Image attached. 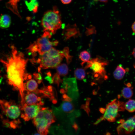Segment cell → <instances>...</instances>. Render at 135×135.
<instances>
[{
    "mask_svg": "<svg viewBox=\"0 0 135 135\" xmlns=\"http://www.w3.org/2000/svg\"><path fill=\"white\" fill-rule=\"evenodd\" d=\"M10 49V54L0 60L5 68L8 84L19 90L22 98L25 90L24 81L29 76L25 72L28 59L14 46H12Z\"/></svg>",
    "mask_w": 135,
    "mask_h": 135,
    "instance_id": "6da1fadb",
    "label": "cell"
},
{
    "mask_svg": "<svg viewBox=\"0 0 135 135\" xmlns=\"http://www.w3.org/2000/svg\"><path fill=\"white\" fill-rule=\"evenodd\" d=\"M33 122L40 135H46L48 132L50 125L55 121L56 118L52 110L41 107L37 115L33 119Z\"/></svg>",
    "mask_w": 135,
    "mask_h": 135,
    "instance_id": "7a4b0ae2",
    "label": "cell"
},
{
    "mask_svg": "<svg viewBox=\"0 0 135 135\" xmlns=\"http://www.w3.org/2000/svg\"><path fill=\"white\" fill-rule=\"evenodd\" d=\"M41 25L43 31H48L55 34L62 26L60 13L56 6L52 10H48L44 14L41 20Z\"/></svg>",
    "mask_w": 135,
    "mask_h": 135,
    "instance_id": "3957f363",
    "label": "cell"
},
{
    "mask_svg": "<svg viewBox=\"0 0 135 135\" xmlns=\"http://www.w3.org/2000/svg\"><path fill=\"white\" fill-rule=\"evenodd\" d=\"M51 33L45 31L41 36L37 39L28 48V51L31 53L33 56H36L37 53L41 55L49 51L53 46L58 45L57 40L51 41L50 39L52 36Z\"/></svg>",
    "mask_w": 135,
    "mask_h": 135,
    "instance_id": "277c9868",
    "label": "cell"
},
{
    "mask_svg": "<svg viewBox=\"0 0 135 135\" xmlns=\"http://www.w3.org/2000/svg\"><path fill=\"white\" fill-rule=\"evenodd\" d=\"M40 56L36 62L39 64L40 68L43 69L56 67L64 57L62 51H59L53 47Z\"/></svg>",
    "mask_w": 135,
    "mask_h": 135,
    "instance_id": "5b68a950",
    "label": "cell"
},
{
    "mask_svg": "<svg viewBox=\"0 0 135 135\" xmlns=\"http://www.w3.org/2000/svg\"><path fill=\"white\" fill-rule=\"evenodd\" d=\"M125 109V104L123 102L114 99L107 105L104 115L94 124L97 125L103 120H106L110 122H115L116 118L120 116L119 112L124 111Z\"/></svg>",
    "mask_w": 135,
    "mask_h": 135,
    "instance_id": "8992f818",
    "label": "cell"
},
{
    "mask_svg": "<svg viewBox=\"0 0 135 135\" xmlns=\"http://www.w3.org/2000/svg\"><path fill=\"white\" fill-rule=\"evenodd\" d=\"M84 63H86L84 68L87 69L90 68L92 70L95 78L98 79L103 78L104 80L108 78L105 68V66L108 63L107 60L99 57L88 60Z\"/></svg>",
    "mask_w": 135,
    "mask_h": 135,
    "instance_id": "52a82bcc",
    "label": "cell"
},
{
    "mask_svg": "<svg viewBox=\"0 0 135 135\" xmlns=\"http://www.w3.org/2000/svg\"><path fill=\"white\" fill-rule=\"evenodd\" d=\"M0 103L2 112L8 118L15 119L19 116L20 114L21 106L12 101L8 102L1 100Z\"/></svg>",
    "mask_w": 135,
    "mask_h": 135,
    "instance_id": "ba28073f",
    "label": "cell"
},
{
    "mask_svg": "<svg viewBox=\"0 0 135 135\" xmlns=\"http://www.w3.org/2000/svg\"><path fill=\"white\" fill-rule=\"evenodd\" d=\"M41 106L40 104L28 105L24 104L21 107V110L23 112L21 117L26 121L33 119L38 114Z\"/></svg>",
    "mask_w": 135,
    "mask_h": 135,
    "instance_id": "9c48e42d",
    "label": "cell"
},
{
    "mask_svg": "<svg viewBox=\"0 0 135 135\" xmlns=\"http://www.w3.org/2000/svg\"><path fill=\"white\" fill-rule=\"evenodd\" d=\"M120 124L117 128L118 134H129L133 132L135 130V115L126 120L121 119L119 121Z\"/></svg>",
    "mask_w": 135,
    "mask_h": 135,
    "instance_id": "30bf717a",
    "label": "cell"
},
{
    "mask_svg": "<svg viewBox=\"0 0 135 135\" xmlns=\"http://www.w3.org/2000/svg\"><path fill=\"white\" fill-rule=\"evenodd\" d=\"M24 104L28 105L40 104L42 105L44 104V102L41 101L40 97L37 96L34 93H30L27 90L25 95H24Z\"/></svg>",
    "mask_w": 135,
    "mask_h": 135,
    "instance_id": "8fae6325",
    "label": "cell"
},
{
    "mask_svg": "<svg viewBox=\"0 0 135 135\" xmlns=\"http://www.w3.org/2000/svg\"><path fill=\"white\" fill-rule=\"evenodd\" d=\"M64 33V39L68 40L70 38L74 36L78 33V31L75 25L68 26Z\"/></svg>",
    "mask_w": 135,
    "mask_h": 135,
    "instance_id": "7c38bea8",
    "label": "cell"
},
{
    "mask_svg": "<svg viewBox=\"0 0 135 135\" xmlns=\"http://www.w3.org/2000/svg\"><path fill=\"white\" fill-rule=\"evenodd\" d=\"M34 92L36 93H42L43 94L44 96L48 97L50 100H52L54 99L52 92V87L51 86H48L47 88L44 87L41 90L37 89Z\"/></svg>",
    "mask_w": 135,
    "mask_h": 135,
    "instance_id": "4fadbf2b",
    "label": "cell"
},
{
    "mask_svg": "<svg viewBox=\"0 0 135 135\" xmlns=\"http://www.w3.org/2000/svg\"><path fill=\"white\" fill-rule=\"evenodd\" d=\"M11 24V18L7 14H2L0 18V27L2 29L9 27Z\"/></svg>",
    "mask_w": 135,
    "mask_h": 135,
    "instance_id": "5bb4252c",
    "label": "cell"
},
{
    "mask_svg": "<svg viewBox=\"0 0 135 135\" xmlns=\"http://www.w3.org/2000/svg\"><path fill=\"white\" fill-rule=\"evenodd\" d=\"M24 87L25 90L30 92H34L37 90L38 84L35 80L30 79L24 83Z\"/></svg>",
    "mask_w": 135,
    "mask_h": 135,
    "instance_id": "9a60e30c",
    "label": "cell"
},
{
    "mask_svg": "<svg viewBox=\"0 0 135 135\" xmlns=\"http://www.w3.org/2000/svg\"><path fill=\"white\" fill-rule=\"evenodd\" d=\"M126 72V70L120 65L117 66L114 71L113 75L116 79L121 80L123 78Z\"/></svg>",
    "mask_w": 135,
    "mask_h": 135,
    "instance_id": "2e32d148",
    "label": "cell"
},
{
    "mask_svg": "<svg viewBox=\"0 0 135 135\" xmlns=\"http://www.w3.org/2000/svg\"><path fill=\"white\" fill-rule=\"evenodd\" d=\"M60 108L63 112L67 113L72 112L74 109L73 104L67 101L63 102L61 105Z\"/></svg>",
    "mask_w": 135,
    "mask_h": 135,
    "instance_id": "e0dca14e",
    "label": "cell"
},
{
    "mask_svg": "<svg viewBox=\"0 0 135 135\" xmlns=\"http://www.w3.org/2000/svg\"><path fill=\"white\" fill-rule=\"evenodd\" d=\"M25 3L30 11H32L34 13L37 12L38 3L37 0H30L29 2L26 1Z\"/></svg>",
    "mask_w": 135,
    "mask_h": 135,
    "instance_id": "ac0fdd59",
    "label": "cell"
},
{
    "mask_svg": "<svg viewBox=\"0 0 135 135\" xmlns=\"http://www.w3.org/2000/svg\"><path fill=\"white\" fill-rule=\"evenodd\" d=\"M56 70L57 73L60 76H64L68 74V68L66 64H63L56 67Z\"/></svg>",
    "mask_w": 135,
    "mask_h": 135,
    "instance_id": "d6986e66",
    "label": "cell"
},
{
    "mask_svg": "<svg viewBox=\"0 0 135 135\" xmlns=\"http://www.w3.org/2000/svg\"><path fill=\"white\" fill-rule=\"evenodd\" d=\"M132 88L131 87H126L124 88L122 90L121 93L122 96L126 98H129L133 95Z\"/></svg>",
    "mask_w": 135,
    "mask_h": 135,
    "instance_id": "ffe728a7",
    "label": "cell"
},
{
    "mask_svg": "<svg viewBox=\"0 0 135 135\" xmlns=\"http://www.w3.org/2000/svg\"><path fill=\"white\" fill-rule=\"evenodd\" d=\"M125 109L128 111L132 112L135 111V100L129 99L125 104Z\"/></svg>",
    "mask_w": 135,
    "mask_h": 135,
    "instance_id": "44dd1931",
    "label": "cell"
},
{
    "mask_svg": "<svg viewBox=\"0 0 135 135\" xmlns=\"http://www.w3.org/2000/svg\"><path fill=\"white\" fill-rule=\"evenodd\" d=\"M74 74L76 79L80 80L85 77L86 72L82 68H77L74 71Z\"/></svg>",
    "mask_w": 135,
    "mask_h": 135,
    "instance_id": "7402d4cb",
    "label": "cell"
},
{
    "mask_svg": "<svg viewBox=\"0 0 135 135\" xmlns=\"http://www.w3.org/2000/svg\"><path fill=\"white\" fill-rule=\"evenodd\" d=\"M90 58V54L86 50L82 52L79 55L80 58L83 62L81 65L89 60Z\"/></svg>",
    "mask_w": 135,
    "mask_h": 135,
    "instance_id": "603a6c76",
    "label": "cell"
},
{
    "mask_svg": "<svg viewBox=\"0 0 135 135\" xmlns=\"http://www.w3.org/2000/svg\"><path fill=\"white\" fill-rule=\"evenodd\" d=\"M62 51L64 57L66 59L67 64H69L72 60V57L69 54L68 48V47H65Z\"/></svg>",
    "mask_w": 135,
    "mask_h": 135,
    "instance_id": "cb8c5ba5",
    "label": "cell"
},
{
    "mask_svg": "<svg viewBox=\"0 0 135 135\" xmlns=\"http://www.w3.org/2000/svg\"><path fill=\"white\" fill-rule=\"evenodd\" d=\"M60 76L57 72L54 74L52 78L53 83L57 84L58 86L60 83L62 82Z\"/></svg>",
    "mask_w": 135,
    "mask_h": 135,
    "instance_id": "d4e9b609",
    "label": "cell"
},
{
    "mask_svg": "<svg viewBox=\"0 0 135 135\" xmlns=\"http://www.w3.org/2000/svg\"><path fill=\"white\" fill-rule=\"evenodd\" d=\"M90 99L88 98L87 99L86 104L85 105L82 106L81 108L84 109L86 112L88 114L90 112V110L89 107L90 104Z\"/></svg>",
    "mask_w": 135,
    "mask_h": 135,
    "instance_id": "484cf974",
    "label": "cell"
},
{
    "mask_svg": "<svg viewBox=\"0 0 135 135\" xmlns=\"http://www.w3.org/2000/svg\"><path fill=\"white\" fill-rule=\"evenodd\" d=\"M62 100L64 101L70 102L72 101V99L69 97L66 94H64L62 96Z\"/></svg>",
    "mask_w": 135,
    "mask_h": 135,
    "instance_id": "4316f807",
    "label": "cell"
},
{
    "mask_svg": "<svg viewBox=\"0 0 135 135\" xmlns=\"http://www.w3.org/2000/svg\"><path fill=\"white\" fill-rule=\"evenodd\" d=\"M34 78L36 80H38V83H40L42 82V77L40 75L38 74H34Z\"/></svg>",
    "mask_w": 135,
    "mask_h": 135,
    "instance_id": "83f0119b",
    "label": "cell"
},
{
    "mask_svg": "<svg viewBox=\"0 0 135 135\" xmlns=\"http://www.w3.org/2000/svg\"><path fill=\"white\" fill-rule=\"evenodd\" d=\"M95 32V29H94V28L93 27L87 29V30L86 32V34L87 35H89Z\"/></svg>",
    "mask_w": 135,
    "mask_h": 135,
    "instance_id": "f1b7e54d",
    "label": "cell"
},
{
    "mask_svg": "<svg viewBox=\"0 0 135 135\" xmlns=\"http://www.w3.org/2000/svg\"><path fill=\"white\" fill-rule=\"evenodd\" d=\"M51 76L50 73V72L48 73V76L46 78V79L50 83L52 84L53 83V81L52 78L51 77Z\"/></svg>",
    "mask_w": 135,
    "mask_h": 135,
    "instance_id": "f546056e",
    "label": "cell"
},
{
    "mask_svg": "<svg viewBox=\"0 0 135 135\" xmlns=\"http://www.w3.org/2000/svg\"><path fill=\"white\" fill-rule=\"evenodd\" d=\"M72 0H60L64 4H68L70 3Z\"/></svg>",
    "mask_w": 135,
    "mask_h": 135,
    "instance_id": "4dcf8cb0",
    "label": "cell"
},
{
    "mask_svg": "<svg viewBox=\"0 0 135 135\" xmlns=\"http://www.w3.org/2000/svg\"><path fill=\"white\" fill-rule=\"evenodd\" d=\"M132 28L133 32L135 33V21L132 24Z\"/></svg>",
    "mask_w": 135,
    "mask_h": 135,
    "instance_id": "1f68e13d",
    "label": "cell"
},
{
    "mask_svg": "<svg viewBox=\"0 0 135 135\" xmlns=\"http://www.w3.org/2000/svg\"><path fill=\"white\" fill-rule=\"evenodd\" d=\"M73 127L76 130H77L78 129V126L77 124L74 123L73 126Z\"/></svg>",
    "mask_w": 135,
    "mask_h": 135,
    "instance_id": "d6a6232c",
    "label": "cell"
},
{
    "mask_svg": "<svg viewBox=\"0 0 135 135\" xmlns=\"http://www.w3.org/2000/svg\"><path fill=\"white\" fill-rule=\"evenodd\" d=\"M99 110L101 113L104 114L105 110V108H100Z\"/></svg>",
    "mask_w": 135,
    "mask_h": 135,
    "instance_id": "836d02e7",
    "label": "cell"
},
{
    "mask_svg": "<svg viewBox=\"0 0 135 135\" xmlns=\"http://www.w3.org/2000/svg\"><path fill=\"white\" fill-rule=\"evenodd\" d=\"M132 54L134 57L135 58V48H134L132 52Z\"/></svg>",
    "mask_w": 135,
    "mask_h": 135,
    "instance_id": "e575fe53",
    "label": "cell"
},
{
    "mask_svg": "<svg viewBox=\"0 0 135 135\" xmlns=\"http://www.w3.org/2000/svg\"><path fill=\"white\" fill-rule=\"evenodd\" d=\"M134 67L135 68V64L134 65Z\"/></svg>",
    "mask_w": 135,
    "mask_h": 135,
    "instance_id": "d590c367",
    "label": "cell"
},
{
    "mask_svg": "<svg viewBox=\"0 0 135 135\" xmlns=\"http://www.w3.org/2000/svg\"><path fill=\"white\" fill-rule=\"evenodd\" d=\"M2 0H0V1H1Z\"/></svg>",
    "mask_w": 135,
    "mask_h": 135,
    "instance_id": "8d00e7d4",
    "label": "cell"
},
{
    "mask_svg": "<svg viewBox=\"0 0 135 135\" xmlns=\"http://www.w3.org/2000/svg\"></svg>",
    "mask_w": 135,
    "mask_h": 135,
    "instance_id": "74e56055",
    "label": "cell"
},
{
    "mask_svg": "<svg viewBox=\"0 0 135 135\" xmlns=\"http://www.w3.org/2000/svg\"></svg>",
    "mask_w": 135,
    "mask_h": 135,
    "instance_id": "f35d334b",
    "label": "cell"
}]
</instances>
